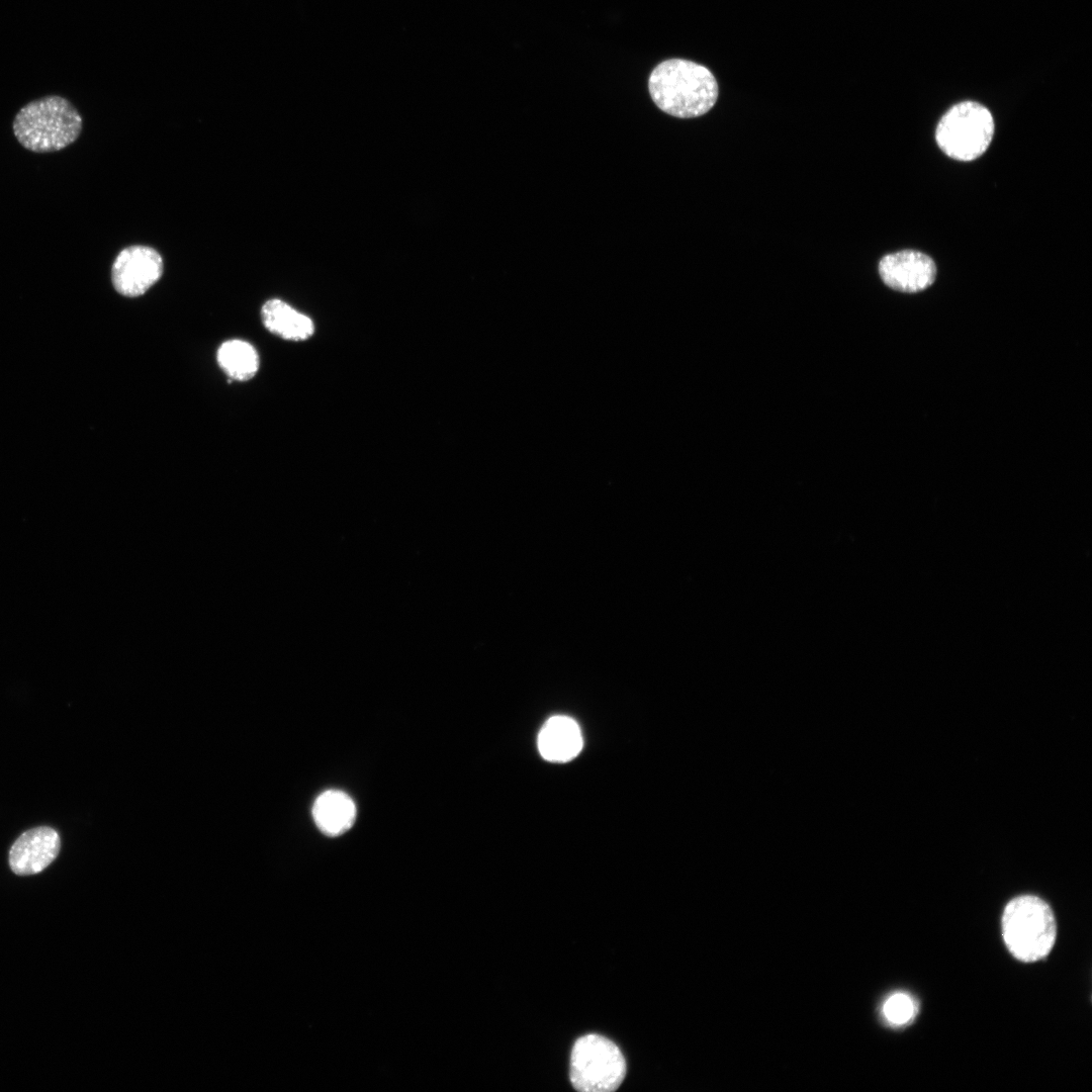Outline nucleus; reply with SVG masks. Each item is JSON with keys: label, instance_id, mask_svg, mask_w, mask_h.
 I'll use <instances>...</instances> for the list:
<instances>
[{"label": "nucleus", "instance_id": "nucleus-1", "mask_svg": "<svg viewBox=\"0 0 1092 1092\" xmlns=\"http://www.w3.org/2000/svg\"><path fill=\"white\" fill-rule=\"evenodd\" d=\"M648 90L659 109L679 118L705 114L718 98V84L712 72L684 59L658 64L649 76Z\"/></svg>", "mask_w": 1092, "mask_h": 1092}, {"label": "nucleus", "instance_id": "nucleus-2", "mask_svg": "<svg viewBox=\"0 0 1092 1092\" xmlns=\"http://www.w3.org/2000/svg\"><path fill=\"white\" fill-rule=\"evenodd\" d=\"M82 129V117L64 97L51 95L19 109L13 132L25 149L35 153L60 151L73 144Z\"/></svg>", "mask_w": 1092, "mask_h": 1092}, {"label": "nucleus", "instance_id": "nucleus-3", "mask_svg": "<svg viewBox=\"0 0 1092 1092\" xmlns=\"http://www.w3.org/2000/svg\"><path fill=\"white\" fill-rule=\"evenodd\" d=\"M1002 934L1007 948L1017 960L1025 963L1041 960L1056 941L1054 913L1038 897H1017L1004 909Z\"/></svg>", "mask_w": 1092, "mask_h": 1092}, {"label": "nucleus", "instance_id": "nucleus-4", "mask_svg": "<svg viewBox=\"0 0 1092 1092\" xmlns=\"http://www.w3.org/2000/svg\"><path fill=\"white\" fill-rule=\"evenodd\" d=\"M994 129V119L987 107L975 101H963L942 115L935 130V140L946 156L969 162L986 152Z\"/></svg>", "mask_w": 1092, "mask_h": 1092}, {"label": "nucleus", "instance_id": "nucleus-5", "mask_svg": "<svg viewBox=\"0 0 1092 1092\" xmlns=\"http://www.w3.org/2000/svg\"><path fill=\"white\" fill-rule=\"evenodd\" d=\"M626 1075V1062L620 1049L600 1034L578 1037L571 1050L569 1079L582 1092H612Z\"/></svg>", "mask_w": 1092, "mask_h": 1092}, {"label": "nucleus", "instance_id": "nucleus-6", "mask_svg": "<svg viewBox=\"0 0 1092 1092\" xmlns=\"http://www.w3.org/2000/svg\"><path fill=\"white\" fill-rule=\"evenodd\" d=\"M163 260L153 248L130 246L121 250L112 265L115 290L126 297L146 293L162 276Z\"/></svg>", "mask_w": 1092, "mask_h": 1092}, {"label": "nucleus", "instance_id": "nucleus-7", "mask_svg": "<svg viewBox=\"0 0 1092 1092\" xmlns=\"http://www.w3.org/2000/svg\"><path fill=\"white\" fill-rule=\"evenodd\" d=\"M936 265L926 254L903 250L885 255L879 262V274L890 288L906 293L927 289L936 278Z\"/></svg>", "mask_w": 1092, "mask_h": 1092}, {"label": "nucleus", "instance_id": "nucleus-8", "mask_svg": "<svg viewBox=\"0 0 1092 1092\" xmlns=\"http://www.w3.org/2000/svg\"><path fill=\"white\" fill-rule=\"evenodd\" d=\"M61 847L59 833L39 826L22 833L9 851V864L19 876L38 874L57 857Z\"/></svg>", "mask_w": 1092, "mask_h": 1092}, {"label": "nucleus", "instance_id": "nucleus-9", "mask_svg": "<svg viewBox=\"0 0 1092 1092\" xmlns=\"http://www.w3.org/2000/svg\"><path fill=\"white\" fill-rule=\"evenodd\" d=\"M582 748V736L577 723L563 715L548 719L538 735V749L543 758L565 762L574 758Z\"/></svg>", "mask_w": 1092, "mask_h": 1092}, {"label": "nucleus", "instance_id": "nucleus-10", "mask_svg": "<svg viewBox=\"0 0 1092 1092\" xmlns=\"http://www.w3.org/2000/svg\"><path fill=\"white\" fill-rule=\"evenodd\" d=\"M312 818L317 828L328 836H339L348 831L356 819V806L352 798L340 790H328L315 799Z\"/></svg>", "mask_w": 1092, "mask_h": 1092}, {"label": "nucleus", "instance_id": "nucleus-11", "mask_svg": "<svg viewBox=\"0 0 1092 1092\" xmlns=\"http://www.w3.org/2000/svg\"><path fill=\"white\" fill-rule=\"evenodd\" d=\"M261 318L269 332L285 340H306L314 331L313 323L308 316L277 298L263 304Z\"/></svg>", "mask_w": 1092, "mask_h": 1092}, {"label": "nucleus", "instance_id": "nucleus-12", "mask_svg": "<svg viewBox=\"0 0 1092 1092\" xmlns=\"http://www.w3.org/2000/svg\"><path fill=\"white\" fill-rule=\"evenodd\" d=\"M217 362L231 379L238 381L253 378L260 363L256 349L249 342L237 339L225 341L219 346Z\"/></svg>", "mask_w": 1092, "mask_h": 1092}, {"label": "nucleus", "instance_id": "nucleus-13", "mask_svg": "<svg viewBox=\"0 0 1092 1092\" xmlns=\"http://www.w3.org/2000/svg\"><path fill=\"white\" fill-rule=\"evenodd\" d=\"M916 1013L914 1000L905 993L891 995L883 1005L885 1018L894 1025L908 1023Z\"/></svg>", "mask_w": 1092, "mask_h": 1092}]
</instances>
